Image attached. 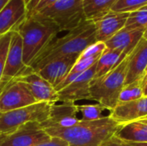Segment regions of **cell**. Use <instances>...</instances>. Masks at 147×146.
<instances>
[{"instance_id":"obj_33","label":"cell","mask_w":147,"mask_h":146,"mask_svg":"<svg viewBox=\"0 0 147 146\" xmlns=\"http://www.w3.org/2000/svg\"><path fill=\"white\" fill-rule=\"evenodd\" d=\"M130 146H147V143H127Z\"/></svg>"},{"instance_id":"obj_30","label":"cell","mask_w":147,"mask_h":146,"mask_svg":"<svg viewBox=\"0 0 147 146\" xmlns=\"http://www.w3.org/2000/svg\"><path fill=\"white\" fill-rule=\"evenodd\" d=\"M101 146H130L127 142L122 141L121 139H118L115 135L107 139L105 142H103Z\"/></svg>"},{"instance_id":"obj_22","label":"cell","mask_w":147,"mask_h":146,"mask_svg":"<svg viewBox=\"0 0 147 146\" xmlns=\"http://www.w3.org/2000/svg\"><path fill=\"white\" fill-rule=\"evenodd\" d=\"M78 115L80 120L91 121L98 120L104 118L111 117L112 111L102 106L99 103L96 104H77Z\"/></svg>"},{"instance_id":"obj_21","label":"cell","mask_w":147,"mask_h":146,"mask_svg":"<svg viewBox=\"0 0 147 146\" xmlns=\"http://www.w3.org/2000/svg\"><path fill=\"white\" fill-rule=\"evenodd\" d=\"M118 0H84V10L86 19L94 21L111 11Z\"/></svg>"},{"instance_id":"obj_31","label":"cell","mask_w":147,"mask_h":146,"mask_svg":"<svg viewBox=\"0 0 147 146\" xmlns=\"http://www.w3.org/2000/svg\"><path fill=\"white\" fill-rule=\"evenodd\" d=\"M141 84H142V89L144 92V96H147V71L144 74L143 77L141 78Z\"/></svg>"},{"instance_id":"obj_38","label":"cell","mask_w":147,"mask_h":146,"mask_svg":"<svg viewBox=\"0 0 147 146\" xmlns=\"http://www.w3.org/2000/svg\"><path fill=\"white\" fill-rule=\"evenodd\" d=\"M146 71H147V69H146Z\"/></svg>"},{"instance_id":"obj_32","label":"cell","mask_w":147,"mask_h":146,"mask_svg":"<svg viewBox=\"0 0 147 146\" xmlns=\"http://www.w3.org/2000/svg\"><path fill=\"white\" fill-rule=\"evenodd\" d=\"M9 0H0V11L3 9V7L8 3Z\"/></svg>"},{"instance_id":"obj_4","label":"cell","mask_w":147,"mask_h":146,"mask_svg":"<svg viewBox=\"0 0 147 146\" xmlns=\"http://www.w3.org/2000/svg\"><path fill=\"white\" fill-rule=\"evenodd\" d=\"M127 61V57L106 75L92 79L90 85L91 100L111 111L117 106L120 93L126 83Z\"/></svg>"},{"instance_id":"obj_19","label":"cell","mask_w":147,"mask_h":146,"mask_svg":"<svg viewBox=\"0 0 147 146\" xmlns=\"http://www.w3.org/2000/svg\"><path fill=\"white\" fill-rule=\"evenodd\" d=\"M115 136L127 143H147V123L138 120L120 124Z\"/></svg>"},{"instance_id":"obj_17","label":"cell","mask_w":147,"mask_h":146,"mask_svg":"<svg viewBox=\"0 0 147 146\" xmlns=\"http://www.w3.org/2000/svg\"><path fill=\"white\" fill-rule=\"evenodd\" d=\"M126 84L141 79L147 69V40L142 38L133 52L127 56Z\"/></svg>"},{"instance_id":"obj_15","label":"cell","mask_w":147,"mask_h":146,"mask_svg":"<svg viewBox=\"0 0 147 146\" xmlns=\"http://www.w3.org/2000/svg\"><path fill=\"white\" fill-rule=\"evenodd\" d=\"M27 15L25 0H9L0 11V36L14 31Z\"/></svg>"},{"instance_id":"obj_23","label":"cell","mask_w":147,"mask_h":146,"mask_svg":"<svg viewBox=\"0 0 147 146\" xmlns=\"http://www.w3.org/2000/svg\"><path fill=\"white\" fill-rule=\"evenodd\" d=\"M143 96H144V92L142 89L141 79H139L132 83L126 84L123 87L119 96L118 103H125V102H133Z\"/></svg>"},{"instance_id":"obj_13","label":"cell","mask_w":147,"mask_h":146,"mask_svg":"<svg viewBox=\"0 0 147 146\" xmlns=\"http://www.w3.org/2000/svg\"><path fill=\"white\" fill-rule=\"evenodd\" d=\"M127 12L110 11L105 15L92 21L96 28V41L106 42L125 28L128 19Z\"/></svg>"},{"instance_id":"obj_14","label":"cell","mask_w":147,"mask_h":146,"mask_svg":"<svg viewBox=\"0 0 147 146\" xmlns=\"http://www.w3.org/2000/svg\"><path fill=\"white\" fill-rule=\"evenodd\" d=\"M78 56L79 54H72L56 59L45 65L36 72L56 88L71 71Z\"/></svg>"},{"instance_id":"obj_27","label":"cell","mask_w":147,"mask_h":146,"mask_svg":"<svg viewBox=\"0 0 147 146\" xmlns=\"http://www.w3.org/2000/svg\"><path fill=\"white\" fill-rule=\"evenodd\" d=\"M107 49L106 44L104 42L96 41L88 47H86L78 56L79 59H87V58H93V57H100L103 52Z\"/></svg>"},{"instance_id":"obj_29","label":"cell","mask_w":147,"mask_h":146,"mask_svg":"<svg viewBox=\"0 0 147 146\" xmlns=\"http://www.w3.org/2000/svg\"><path fill=\"white\" fill-rule=\"evenodd\" d=\"M35 146H69V145L65 140L62 139L57 137H52L50 140Z\"/></svg>"},{"instance_id":"obj_34","label":"cell","mask_w":147,"mask_h":146,"mask_svg":"<svg viewBox=\"0 0 147 146\" xmlns=\"http://www.w3.org/2000/svg\"><path fill=\"white\" fill-rule=\"evenodd\" d=\"M143 38L146 39L147 40V28H146V30L144 31V35H143Z\"/></svg>"},{"instance_id":"obj_26","label":"cell","mask_w":147,"mask_h":146,"mask_svg":"<svg viewBox=\"0 0 147 146\" xmlns=\"http://www.w3.org/2000/svg\"><path fill=\"white\" fill-rule=\"evenodd\" d=\"M11 35H12V31L8 32L7 34L0 36V82L6 64V59H7Z\"/></svg>"},{"instance_id":"obj_28","label":"cell","mask_w":147,"mask_h":146,"mask_svg":"<svg viewBox=\"0 0 147 146\" xmlns=\"http://www.w3.org/2000/svg\"><path fill=\"white\" fill-rule=\"evenodd\" d=\"M59 0H29L26 3L28 15L39 13L46 8L53 5Z\"/></svg>"},{"instance_id":"obj_5","label":"cell","mask_w":147,"mask_h":146,"mask_svg":"<svg viewBox=\"0 0 147 146\" xmlns=\"http://www.w3.org/2000/svg\"><path fill=\"white\" fill-rule=\"evenodd\" d=\"M52 104L37 102L22 108L0 112V135L9 133L28 122H39L41 124L48 120Z\"/></svg>"},{"instance_id":"obj_25","label":"cell","mask_w":147,"mask_h":146,"mask_svg":"<svg viewBox=\"0 0 147 146\" xmlns=\"http://www.w3.org/2000/svg\"><path fill=\"white\" fill-rule=\"evenodd\" d=\"M147 5V0H118L113 6V12H133Z\"/></svg>"},{"instance_id":"obj_1","label":"cell","mask_w":147,"mask_h":146,"mask_svg":"<svg viewBox=\"0 0 147 146\" xmlns=\"http://www.w3.org/2000/svg\"><path fill=\"white\" fill-rule=\"evenodd\" d=\"M95 42H96V39L94 22L87 20L75 28L60 31L54 35L33 60L29 67L37 71L56 59L80 54Z\"/></svg>"},{"instance_id":"obj_10","label":"cell","mask_w":147,"mask_h":146,"mask_svg":"<svg viewBox=\"0 0 147 146\" xmlns=\"http://www.w3.org/2000/svg\"><path fill=\"white\" fill-rule=\"evenodd\" d=\"M16 79L28 87L37 102L56 103L59 102V93L55 88L31 67L28 66L25 71Z\"/></svg>"},{"instance_id":"obj_12","label":"cell","mask_w":147,"mask_h":146,"mask_svg":"<svg viewBox=\"0 0 147 146\" xmlns=\"http://www.w3.org/2000/svg\"><path fill=\"white\" fill-rule=\"evenodd\" d=\"M79 121L81 120L78 115L76 103L59 102L51 105L50 116L40 126L43 129L49 127L67 128L73 126Z\"/></svg>"},{"instance_id":"obj_35","label":"cell","mask_w":147,"mask_h":146,"mask_svg":"<svg viewBox=\"0 0 147 146\" xmlns=\"http://www.w3.org/2000/svg\"><path fill=\"white\" fill-rule=\"evenodd\" d=\"M2 139H3V134L0 135V146H1V142H2Z\"/></svg>"},{"instance_id":"obj_6","label":"cell","mask_w":147,"mask_h":146,"mask_svg":"<svg viewBox=\"0 0 147 146\" xmlns=\"http://www.w3.org/2000/svg\"><path fill=\"white\" fill-rule=\"evenodd\" d=\"M39 13L52 19L61 31L75 28L87 21L84 0H59Z\"/></svg>"},{"instance_id":"obj_16","label":"cell","mask_w":147,"mask_h":146,"mask_svg":"<svg viewBox=\"0 0 147 146\" xmlns=\"http://www.w3.org/2000/svg\"><path fill=\"white\" fill-rule=\"evenodd\" d=\"M111 117L119 124L146 120L147 96L129 102L118 103L112 110Z\"/></svg>"},{"instance_id":"obj_8","label":"cell","mask_w":147,"mask_h":146,"mask_svg":"<svg viewBox=\"0 0 147 146\" xmlns=\"http://www.w3.org/2000/svg\"><path fill=\"white\" fill-rule=\"evenodd\" d=\"M37 103L28 87L14 79L0 90V112H8Z\"/></svg>"},{"instance_id":"obj_11","label":"cell","mask_w":147,"mask_h":146,"mask_svg":"<svg viewBox=\"0 0 147 146\" xmlns=\"http://www.w3.org/2000/svg\"><path fill=\"white\" fill-rule=\"evenodd\" d=\"M96 63L86 71L79 75L68 86L59 91V102L76 103L78 101L91 99L90 85L96 75Z\"/></svg>"},{"instance_id":"obj_37","label":"cell","mask_w":147,"mask_h":146,"mask_svg":"<svg viewBox=\"0 0 147 146\" xmlns=\"http://www.w3.org/2000/svg\"><path fill=\"white\" fill-rule=\"evenodd\" d=\"M25 1H26V3H27V2H28V1H29V0H25Z\"/></svg>"},{"instance_id":"obj_7","label":"cell","mask_w":147,"mask_h":146,"mask_svg":"<svg viewBox=\"0 0 147 146\" xmlns=\"http://www.w3.org/2000/svg\"><path fill=\"white\" fill-rule=\"evenodd\" d=\"M39 122H28L15 131L3 134L1 146H35L51 139Z\"/></svg>"},{"instance_id":"obj_24","label":"cell","mask_w":147,"mask_h":146,"mask_svg":"<svg viewBox=\"0 0 147 146\" xmlns=\"http://www.w3.org/2000/svg\"><path fill=\"white\" fill-rule=\"evenodd\" d=\"M126 28L146 30L147 28V5L129 13Z\"/></svg>"},{"instance_id":"obj_20","label":"cell","mask_w":147,"mask_h":146,"mask_svg":"<svg viewBox=\"0 0 147 146\" xmlns=\"http://www.w3.org/2000/svg\"><path fill=\"white\" fill-rule=\"evenodd\" d=\"M125 59L126 58L123 56L122 52L107 48L96 62V75L94 78L101 77L106 75L120 65Z\"/></svg>"},{"instance_id":"obj_3","label":"cell","mask_w":147,"mask_h":146,"mask_svg":"<svg viewBox=\"0 0 147 146\" xmlns=\"http://www.w3.org/2000/svg\"><path fill=\"white\" fill-rule=\"evenodd\" d=\"M14 31L22 39L23 62L27 66H30L40 52L61 30L52 19L35 13L27 15Z\"/></svg>"},{"instance_id":"obj_2","label":"cell","mask_w":147,"mask_h":146,"mask_svg":"<svg viewBox=\"0 0 147 146\" xmlns=\"http://www.w3.org/2000/svg\"><path fill=\"white\" fill-rule=\"evenodd\" d=\"M119 123L112 117L98 120H81L67 128L49 127L44 130L51 137L65 140L69 146H101L115 135Z\"/></svg>"},{"instance_id":"obj_36","label":"cell","mask_w":147,"mask_h":146,"mask_svg":"<svg viewBox=\"0 0 147 146\" xmlns=\"http://www.w3.org/2000/svg\"><path fill=\"white\" fill-rule=\"evenodd\" d=\"M143 121H145V122H146L147 123V119L146 120H143Z\"/></svg>"},{"instance_id":"obj_18","label":"cell","mask_w":147,"mask_h":146,"mask_svg":"<svg viewBox=\"0 0 147 146\" xmlns=\"http://www.w3.org/2000/svg\"><path fill=\"white\" fill-rule=\"evenodd\" d=\"M144 30L122 28L111 39L105 42L107 48L119 50L127 58L135 48L140 40L143 38Z\"/></svg>"},{"instance_id":"obj_9","label":"cell","mask_w":147,"mask_h":146,"mask_svg":"<svg viewBox=\"0 0 147 146\" xmlns=\"http://www.w3.org/2000/svg\"><path fill=\"white\" fill-rule=\"evenodd\" d=\"M28 66L23 62L22 39L16 31H12L6 64L0 82V90L12 80L22 75Z\"/></svg>"}]
</instances>
